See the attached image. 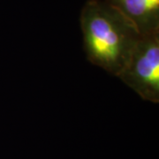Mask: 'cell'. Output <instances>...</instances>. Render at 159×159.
Listing matches in <instances>:
<instances>
[{
	"label": "cell",
	"mask_w": 159,
	"mask_h": 159,
	"mask_svg": "<svg viewBox=\"0 0 159 159\" xmlns=\"http://www.w3.org/2000/svg\"><path fill=\"white\" fill-rule=\"evenodd\" d=\"M131 22L141 35L159 32V0H103Z\"/></svg>",
	"instance_id": "3957f363"
},
{
	"label": "cell",
	"mask_w": 159,
	"mask_h": 159,
	"mask_svg": "<svg viewBox=\"0 0 159 159\" xmlns=\"http://www.w3.org/2000/svg\"><path fill=\"white\" fill-rule=\"evenodd\" d=\"M142 99L159 102V32L141 35L118 75Z\"/></svg>",
	"instance_id": "7a4b0ae2"
},
{
	"label": "cell",
	"mask_w": 159,
	"mask_h": 159,
	"mask_svg": "<svg viewBox=\"0 0 159 159\" xmlns=\"http://www.w3.org/2000/svg\"><path fill=\"white\" fill-rule=\"evenodd\" d=\"M80 20L88 60L118 77L141 34L103 0H89Z\"/></svg>",
	"instance_id": "6da1fadb"
}]
</instances>
